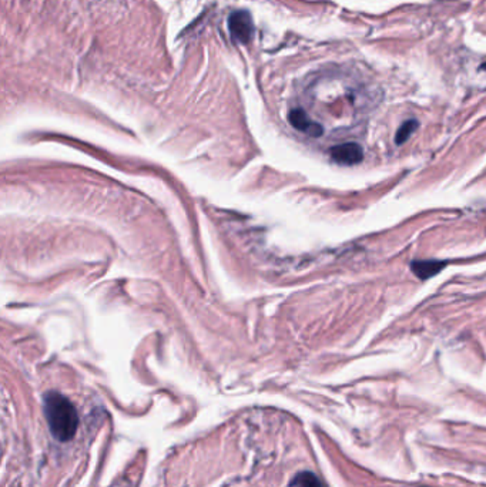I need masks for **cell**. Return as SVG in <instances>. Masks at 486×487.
<instances>
[{"mask_svg":"<svg viewBox=\"0 0 486 487\" xmlns=\"http://www.w3.org/2000/svg\"><path fill=\"white\" fill-rule=\"evenodd\" d=\"M411 268L415 275H418L421 280H426L437 275L444 268V264L438 261H417V262H412Z\"/></svg>","mask_w":486,"mask_h":487,"instance_id":"obj_5","label":"cell"},{"mask_svg":"<svg viewBox=\"0 0 486 487\" xmlns=\"http://www.w3.org/2000/svg\"><path fill=\"white\" fill-rule=\"evenodd\" d=\"M290 123L292 124L294 128H296L299 131L311 135V137H319L322 134V127L315 123L314 120H311L308 117V114L304 110H300V108H295L288 116Z\"/></svg>","mask_w":486,"mask_h":487,"instance_id":"obj_3","label":"cell"},{"mask_svg":"<svg viewBox=\"0 0 486 487\" xmlns=\"http://www.w3.org/2000/svg\"><path fill=\"white\" fill-rule=\"evenodd\" d=\"M418 127V121L417 120H408V121H405L396 131V135H395V142L398 146L403 144L405 142H407L411 135L414 134V131L417 130Z\"/></svg>","mask_w":486,"mask_h":487,"instance_id":"obj_6","label":"cell"},{"mask_svg":"<svg viewBox=\"0 0 486 487\" xmlns=\"http://www.w3.org/2000/svg\"><path fill=\"white\" fill-rule=\"evenodd\" d=\"M230 24H231V32L234 36H237L240 40H249L250 33L253 31L249 15L246 13L234 15L230 20Z\"/></svg>","mask_w":486,"mask_h":487,"instance_id":"obj_4","label":"cell"},{"mask_svg":"<svg viewBox=\"0 0 486 487\" xmlns=\"http://www.w3.org/2000/svg\"><path fill=\"white\" fill-rule=\"evenodd\" d=\"M295 484L299 487H322L321 481L312 473H301L296 476Z\"/></svg>","mask_w":486,"mask_h":487,"instance_id":"obj_7","label":"cell"},{"mask_svg":"<svg viewBox=\"0 0 486 487\" xmlns=\"http://www.w3.org/2000/svg\"><path fill=\"white\" fill-rule=\"evenodd\" d=\"M44 415L58 441L69 442L77 432L78 416L73 403L58 392H49L44 396Z\"/></svg>","mask_w":486,"mask_h":487,"instance_id":"obj_1","label":"cell"},{"mask_svg":"<svg viewBox=\"0 0 486 487\" xmlns=\"http://www.w3.org/2000/svg\"><path fill=\"white\" fill-rule=\"evenodd\" d=\"M331 157L338 164L342 166H354L362 161L364 153L362 148L355 143H345L331 148Z\"/></svg>","mask_w":486,"mask_h":487,"instance_id":"obj_2","label":"cell"}]
</instances>
